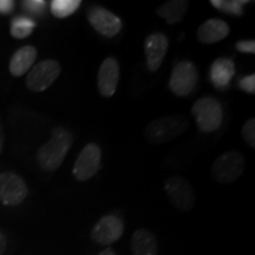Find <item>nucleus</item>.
Here are the masks:
<instances>
[{"instance_id":"4468645a","label":"nucleus","mask_w":255,"mask_h":255,"mask_svg":"<svg viewBox=\"0 0 255 255\" xmlns=\"http://www.w3.org/2000/svg\"><path fill=\"white\" fill-rule=\"evenodd\" d=\"M231 28L226 21L218 18H212L203 21L196 31V37L202 44H215L228 37Z\"/></svg>"},{"instance_id":"7ed1b4c3","label":"nucleus","mask_w":255,"mask_h":255,"mask_svg":"<svg viewBox=\"0 0 255 255\" xmlns=\"http://www.w3.org/2000/svg\"><path fill=\"white\" fill-rule=\"evenodd\" d=\"M245 170V157L240 151L229 150L220 155L213 162L212 173L213 180L219 184H232L242 176Z\"/></svg>"},{"instance_id":"9d476101","label":"nucleus","mask_w":255,"mask_h":255,"mask_svg":"<svg viewBox=\"0 0 255 255\" xmlns=\"http://www.w3.org/2000/svg\"><path fill=\"white\" fill-rule=\"evenodd\" d=\"M88 20L94 30L105 38H113L122 30V20L117 14L102 6H92L88 11Z\"/></svg>"},{"instance_id":"b1692460","label":"nucleus","mask_w":255,"mask_h":255,"mask_svg":"<svg viewBox=\"0 0 255 255\" xmlns=\"http://www.w3.org/2000/svg\"><path fill=\"white\" fill-rule=\"evenodd\" d=\"M238 85L241 90L247 92V94L254 95L255 94V75L254 73H252V75L245 76V77L240 78L239 79Z\"/></svg>"},{"instance_id":"aec40b11","label":"nucleus","mask_w":255,"mask_h":255,"mask_svg":"<svg viewBox=\"0 0 255 255\" xmlns=\"http://www.w3.org/2000/svg\"><path fill=\"white\" fill-rule=\"evenodd\" d=\"M81 4L79 0H52L50 5L51 13L58 19L68 18L77 11Z\"/></svg>"},{"instance_id":"ddd939ff","label":"nucleus","mask_w":255,"mask_h":255,"mask_svg":"<svg viewBox=\"0 0 255 255\" xmlns=\"http://www.w3.org/2000/svg\"><path fill=\"white\" fill-rule=\"evenodd\" d=\"M120 82V64L115 57H108L101 64L97 73V88L105 98L115 95Z\"/></svg>"},{"instance_id":"f3484780","label":"nucleus","mask_w":255,"mask_h":255,"mask_svg":"<svg viewBox=\"0 0 255 255\" xmlns=\"http://www.w3.org/2000/svg\"><path fill=\"white\" fill-rule=\"evenodd\" d=\"M235 75V66L232 60L219 58L210 66V81L216 89L225 90L229 87L233 76Z\"/></svg>"},{"instance_id":"6e6552de","label":"nucleus","mask_w":255,"mask_h":255,"mask_svg":"<svg viewBox=\"0 0 255 255\" xmlns=\"http://www.w3.org/2000/svg\"><path fill=\"white\" fill-rule=\"evenodd\" d=\"M164 191L175 208L189 212L195 206V193L193 187L182 176H170L164 181Z\"/></svg>"},{"instance_id":"bb28decb","label":"nucleus","mask_w":255,"mask_h":255,"mask_svg":"<svg viewBox=\"0 0 255 255\" xmlns=\"http://www.w3.org/2000/svg\"><path fill=\"white\" fill-rule=\"evenodd\" d=\"M6 245H7V242H6L5 235L0 233V255L4 254V252L6 250Z\"/></svg>"},{"instance_id":"20e7f679","label":"nucleus","mask_w":255,"mask_h":255,"mask_svg":"<svg viewBox=\"0 0 255 255\" xmlns=\"http://www.w3.org/2000/svg\"><path fill=\"white\" fill-rule=\"evenodd\" d=\"M195 122L202 132H214L221 127L223 121L222 105L216 98L202 97L191 108Z\"/></svg>"},{"instance_id":"5701e85b","label":"nucleus","mask_w":255,"mask_h":255,"mask_svg":"<svg viewBox=\"0 0 255 255\" xmlns=\"http://www.w3.org/2000/svg\"><path fill=\"white\" fill-rule=\"evenodd\" d=\"M241 135L244 141L252 149L255 148V120L250 119L245 122L241 129Z\"/></svg>"},{"instance_id":"a211bd4d","label":"nucleus","mask_w":255,"mask_h":255,"mask_svg":"<svg viewBox=\"0 0 255 255\" xmlns=\"http://www.w3.org/2000/svg\"><path fill=\"white\" fill-rule=\"evenodd\" d=\"M189 1L187 0H169L156 9V14L164 19L169 25H175L183 20Z\"/></svg>"},{"instance_id":"2eb2a0df","label":"nucleus","mask_w":255,"mask_h":255,"mask_svg":"<svg viewBox=\"0 0 255 255\" xmlns=\"http://www.w3.org/2000/svg\"><path fill=\"white\" fill-rule=\"evenodd\" d=\"M38 56L37 49L32 45H25L15 51L9 60V73L13 77H21L34 65Z\"/></svg>"},{"instance_id":"a878e982","label":"nucleus","mask_w":255,"mask_h":255,"mask_svg":"<svg viewBox=\"0 0 255 255\" xmlns=\"http://www.w3.org/2000/svg\"><path fill=\"white\" fill-rule=\"evenodd\" d=\"M14 5L15 2L13 0H0V14H11L14 9Z\"/></svg>"},{"instance_id":"39448f33","label":"nucleus","mask_w":255,"mask_h":255,"mask_svg":"<svg viewBox=\"0 0 255 255\" xmlns=\"http://www.w3.org/2000/svg\"><path fill=\"white\" fill-rule=\"evenodd\" d=\"M60 64L55 59H45L34 64L30 71L27 72L26 87L33 92H43L49 89L59 77Z\"/></svg>"},{"instance_id":"6ab92c4d","label":"nucleus","mask_w":255,"mask_h":255,"mask_svg":"<svg viewBox=\"0 0 255 255\" xmlns=\"http://www.w3.org/2000/svg\"><path fill=\"white\" fill-rule=\"evenodd\" d=\"M36 23L26 15H18L11 21V36L15 39H24L27 38L33 32Z\"/></svg>"},{"instance_id":"f03ea898","label":"nucleus","mask_w":255,"mask_h":255,"mask_svg":"<svg viewBox=\"0 0 255 255\" xmlns=\"http://www.w3.org/2000/svg\"><path fill=\"white\" fill-rule=\"evenodd\" d=\"M189 128L184 115H169L151 121L145 128V138L152 144H164L181 136Z\"/></svg>"},{"instance_id":"9b49d317","label":"nucleus","mask_w":255,"mask_h":255,"mask_svg":"<svg viewBox=\"0 0 255 255\" xmlns=\"http://www.w3.org/2000/svg\"><path fill=\"white\" fill-rule=\"evenodd\" d=\"M124 233V223L114 214L104 215L91 231V239L101 246H109L119 241Z\"/></svg>"},{"instance_id":"cd10ccee","label":"nucleus","mask_w":255,"mask_h":255,"mask_svg":"<svg viewBox=\"0 0 255 255\" xmlns=\"http://www.w3.org/2000/svg\"><path fill=\"white\" fill-rule=\"evenodd\" d=\"M98 255H116V253H115V251L111 250V248H107V250L102 251Z\"/></svg>"},{"instance_id":"dca6fc26","label":"nucleus","mask_w":255,"mask_h":255,"mask_svg":"<svg viewBox=\"0 0 255 255\" xmlns=\"http://www.w3.org/2000/svg\"><path fill=\"white\" fill-rule=\"evenodd\" d=\"M132 255H157L158 242L156 235L149 229H138L131 237Z\"/></svg>"},{"instance_id":"1a4fd4ad","label":"nucleus","mask_w":255,"mask_h":255,"mask_svg":"<svg viewBox=\"0 0 255 255\" xmlns=\"http://www.w3.org/2000/svg\"><path fill=\"white\" fill-rule=\"evenodd\" d=\"M28 189L19 175L6 171L0 174V202L4 206H19L26 199Z\"/></svg>"},{"instance_id":"f8f14e48","label":"nucleus","mask_w":255,"mask_h":255,"mask_svg":"<svg viewBox=\"0 0 255 255\" xmlns=\"http://www.w3.org/2000/svg\"><path fill=\"white\" fill-rule=\"evenodd\" d=\"M169 47V39L163 32H152L144 40L146 68L156 72L163 64Z\"/></svg>"},{"instance_id":"f257e3e1","label":"nucleus","mask_w":255,"mask_h":255,"mask_svg":"<svg viewBox=\"0 0 255 255\" xmlns=\"http://www.w3.org/2000/svg\"><path fill=\"white\" fill-rule=\"evenodd\" d=\"M73 142V137L68 129L56 127L51 131V137L38 149L37 162L43 170L53 173L62 165Z\"/></svg>"},{"instance_id":"423d86ee","label":"nucleus","mask_w":255,"mask_h":255,"mask_svg":"<svg viewBox=\"0 0 255 255\" xmlns=\"http://www.w3.org/2000/svg\"><path fill=\"white\" fill-rule=\"evenodd\" d=\"M199 73L195 64L189 60L178 62L171 71L169 88L177 97H188L196 87Z\"/></svg>"},{"instance_id":"412c9836","label":"nucleus","mask_w":255,"mask_h":255,"mask_svg":"<svg viewBox=\"0 0 255 255\" xmlns=\"http://www.w3.org/2000/svg\"><path fill=\"white\" fill-rule=\"evenodd\" d=\"M210 4L226 14L242 15L244 6L250 4V1L248 0H212Z\"/></svg>"},{"instance_id":"4be33fe9","label":"nucleus","mask_w":255,"mask_h":255,"mask_svg":"<svg viewBox=\"0 0 255 255\" xmlns=\"http://www.w3.org/2000/svg\"><path fill=\"white\" fill-rule=\"evenodd\" d=\"M21 7L30 15H41L45 12V0H25L21 1Z\"/></svg>"},{"instance_id":"393cba45","label":"nucleus","mask_w":255,"mask_h":255,"mask_svg":"<svg viewBox=\"0 0 255 255\" xmlns=\"http://www.w3.org/2000/svg\"><path fill=\"white\" fill-rule=\"evenodd\" d=\"M235 47L239 52L242 53H255V41L254 40H240L235 44Z\"/></svg>"},{"instance_id":"0eeeda50","label":"nucleus","mask_w":255,"mask_h":255,"mask_svg":"<svg viewBox=\"0 0 255 255\" xmlns=\"http://www.w3.org/2000/svg\"><path fill=\"white\" fill-rule=\"evenodd\" d=\"M102 161V149L96 143H89L79 152L72 175L78 182H87L100 171Z\"/></svg>"}]
</instances>
